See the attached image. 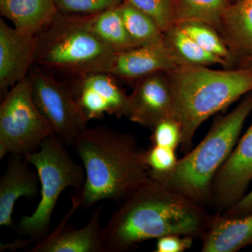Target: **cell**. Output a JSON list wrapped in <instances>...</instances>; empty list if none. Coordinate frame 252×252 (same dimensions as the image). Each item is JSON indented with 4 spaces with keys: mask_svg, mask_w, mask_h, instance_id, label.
Here are the masks:
<instances>
[{
    "mask_svg": "<svg viewBox=\"0 0 252 252\" xmlns=\"http://www.w3.org/2000/svg\"><path fill=\"white\" fill-rule=\"evenodd\" d=\"M128 97L127 117L131 122L153 129L163 119L172 117L171 88L166 72L138 79Z\"/></svg>",
    "mask_w": 252,
    "mask_h": 252,
    "instance_id": "7c38bea8",
    "label": "cell"
},
{
    "mask_svg": "<svg viewBox=\"0 0 252 252\" xmlns=\"http://www.w3.org/2000/svg\"><path fill=\"white\" fill-rule=\"evenodd\" d=\"M91 27L104 44L115 52L135 49L121 14L119 6L93 15Z\"/></svg>",
    "mask_w": 252,
    "mask_h": 252,
    "instance_id": "7402d4cb",
    "label": "cell"
},
{
    "mask_svg": "<svg viewBox=\"0 0 252 252\" xmlns=\"http://www.w3.org/2000/svg\"><path fill=\"white\" fill-rule=\"evenodd\" d=\"M166 73L172 118L180 124L181 152L185 154L192 149L195 132L205 121L252 91V71L243 68L215 70L182 64Z\"/></svg>",
    "mask_w": 252,
    "mask_h": 252,
    "instance_id": "3957f363",
    "label": "cell"
},
{
    "mask_svg": "<svg viewBox=\"0 0 252 252\" xmlns=\"http://www.w3.org/2000/svg\"><path fill=\"white\" fill-rule=\"evenodd\" d=\"M0 12L17 31L34 36L58 10L54 0H0Z\"/></svg>",
    "mask_w": 252,
    "mask_h": 252,
    "instance_id": "ac0fdd59",
    "label": "cell"
},
{
    "mask_svg": "<svg viewBox=\"0 0 252 252\" xmlns=\"http://www.w3.org/2000/svg\"><path fill=\"white\" fill-rule=\"evenodd\" d=\"M36 107L52 126L54 134L66 146H72L89 127V119L77 103L70 88L37 68L29 71Z\"/></svg>",
    "mask_w": 252,
    "mask_h": 252,
    "instance_id": "ba28073f",
    "label": "cell"
},
{
    "mask_svg": "<svg viewBox=\"0 0 252 252\" xmlns=\"http://www.w3.org/2000/svg\"><path fill=\"white\" fill-rule=\"evenodd\" d=\"M155 21L163 33L175 26L172 0H126Z\"/></svg>",
    "mask_w": 252,
    "mask_h": 252,
    "instance_id": "d4e9b609",
    "label": "cell"
},
{
    "mask_svg": "<svg viewBox=\"0 0 252 252\" xmlns=\"http://www.w3.org/2000/svg\"><path fill=\"white\" fill-rule=\"evenodd\" d=\"M203 252H235L252 244V214L230 218L217 212L200 237Z\"/></svg>",
    "mask_w": 252,
    "mask_h": 252,
    "instance_id": "2e32d148",
    "label": "cell"
},
{
    "mask_svg": "<svg viewBox=\"0 0 252 252\" xmlns=\"http://www.w3.org/2000/svg\"><path fill=\"white\" fill-rule=\"evenodd\" d=\"M144 156L149 168V177L170 171L178 160L174 149L154 144L145 149Z\"/></svg>",
    "mask_w": 252,
    "mask_h": 252,
    "instance_id": "484cf974",
    "label": "cell"
},
{
    "mask_svg": "<svg viewBox=\"0 0 252 252\" xmlns=\"http://www.w3.org/2000/svg\"><path fill=\"white\" fill-rule=\"evenodd\" d=\"M91 16L58 12L35 37V63L77 74L94 72L113 51L91 27Z\"/></svg>",
    "mask_w": 252,
    "mask_h": 252,
    "instance_id": "5b68a950",
    "label": "cell"
},
{
    "mask_svg": "<svg viewBox=\"0 0 252 252\" xmlns=\"http://www.w3.org/2000/svg\"><path fill=\"white\" fill-rule=\"evenodd\" d=\"M237 67L249 69L252 71V54L244 58L238 63Z\"/></svg>",
    "mask_w": 252,
    "mask_h": 252,
    "instance_id": "4dcf8cb0",
    "label": "cell"
},
{
    "mask_svg": "<svg viewBox=\"0 0 252 252\" xmlns=\"http://www.w3.org/2000/svg\"><path fill=\"white\" fill-rule=\"evenodd\" d=\"M58 12L89 16L120 6L125 0H54Z\"/></svg>",
    "mask_w": 252,
    "mask_h": 252,
    "instance_id": "cb8c5ba5",
    "label": "cell"
},
{
    "mask_svg": "<svg viewBox=\"0 0 252 252\" xmlns=\"http://www.w3.org/2000/svg\"><path fill=\"white\" fill-rule=\"evenodd\" d=\"M219 33L237 63L252 54V0H236L222 16Z\"/></svg>",
    "mask_w": 252,
    "mask_h": 252,
    "instance_id": "e0dca14e",
    "label": "cell"
},
{
    "mask_svg": "<svg viewBox=\"0 0 252 252\" xmlns=\"http://www.w3.org/2000/svg\"><path fill=\"white\" fill-rule=\"evenodd\" d=\"M202 49L233 64V59L224 40L215 28L198 21H185L177 25Z\"/></svg>",
    "mask_w": 252,
    "mask_h": 252,
    "instance_id": "603a6c76",
    "label": "cell"
},
{
    "mask_svg": "<svg viewBox=\"0 0 252 252\" xmlns=\"http://www.w3.org/2000/svg\"><path fill=\"white\" fill-rule=\"evenodd\" d=\"M55 135L36 107L29 76L10 89L0 106V159L7 154L34 153L43 141Z\"/></svg>",
    "mask_w": 252,
    "mask_h": 252,
    "instance_id": "52a82bcc",
    "label": "cell"
},
{
    "mask_svg": "<svg viewBox=\"0 0 252 252\" xmlns=\"http://www.w3.org/2000/svg\"><path fill=\"white\" fill-rule=\"evenodd\" d=\"M64 146L52 135L43 141L36 152L23 157L39 175L41 200L35 211L21 218L17 230L38 242L49 234L53 213L63 190L72 187L79 191L85 182V170L72 160Z\"/></svg>",
    "mask_w": 252,
    "mask_h": 252,
    "instance_id": "8992f818",
    "label": "cell"
},
{
    "mask_svg": "<svg viewBox=\"0 0 252 252\" xmlns=\"http://www.w3.org/2000/svg\"><path fill=\"white\" fill-rule=\"evenodd\" d=\"M252 182V123L217 171L210 204L223 212L240 201Z\"/></svg>",
    "mask_w": 252,
    "mask_h": 252,
    "instance_id": "9c48e42d",
    "label": "cell"
},
{
    "mask_svg": "<svg viewBox=\"0 0 252 252\" xmlns=\"http://www.w3.org/2000/svg\"><path fill=\"white\" fill-rule=\"evenodd\" d=\"M164 44L171 52L179 65H228V63L225 60L214 56L202 49L177 25L164 32Z\"/></svg>",
    "mask_w": 252,
    "mask_h": 252,
    "instance_id": "d6986e66",
    "label": "cell"
},
{
    "mask_svg": "<svg viewBox=\"0 0 252 252\" xmlns=\"http://www.w3.org/2000/svg\"><path fill=\"white\" fill-rule=\"evenodd\" d=\"M126 31L135 48L161 45L164 33L148 15L125 1L119 6Z\"/></svg>",
    "mask_w": 252,
    "mask_h": 252,
    "instance_id": "ffe728a7",
    "label": "cell"
},
{
    "mask_svg": "<svg viewBox=\"0 0 252 252\" xmlns=\"http://www.w3.org/2000/svg\"><path fill=\"white\" fill-rule=\"evenodd\" d=\"M150 137L151 144L167 147L175 150L182 142V128L180 124L173 118L163 119L153 129Z\"/></svg>",
    "mask_w": 252,
    "mask_h": 252,
    "instance_id": "4316f807",
    "label": "cell"
},
{
    "mask_svg": "<svg viewBox=\"0 0 252 252\" xmlns=\"http://www.w3.org/2000/svg\"><path fill=\"white\" fill-rule=\"evenodd\" d=\"M73 95L89 120L102 118L106 114L127 117L129 97L110 74L91 72L81 75L72 88Z\"/></svg>",
    "mask_w": 252,
    "mask_h": 252,
    "instance_id": "8fae6325",
    "label": "cell"
},
{
    "mask_svg": "<svg viewBox=\"0 0 252 252\" xmlns=\"http://www.w3.org/2000/svg\"><path fill=\"white\" fill-rule=\"evenodd\" d=\"M205 206L149 177L123 200L103 228L107 252H124L167 235L200 237L210 220Z\"/></svg>",
    "mask_w": 252,
    "mask_h": 252,
    "instance_id": "6da1fadb",
    "label": "cell"
},
{
    "mask_svg": "<svg viewBox=\"0 0 252 252\" xmlns=\"http://www.w3.org/2000/svg\"><path fill=\"white\" fill-rule=\"evenodd\" d=\"M34 36L24 34L0 20V91L3 97L28 76L35 63Z\"/></svg>",
    "mask_w": 252,
    "mask_h": 252,
    "instance_id": "5bb4252c",
    "label": "cell"
},
{
    "mask_svg": "<svg viewBox=\"0 0 252 252\" xmlns=\"http://www.w3.org/2000/svg\"><path fill=\"white\" fill-rule=\"evenodd\" d=\"M23 156L10 154L6 172L0 180V225L11 226L15 204L21 198H34L39 193L37 172L29 167Z\"/></svg>",
    "mask_w": 252,
    "mask_h": 252,
    "instance_id": "9a60e30c",
    "label": "cell"
},
{
    "mask_svg": "<svg viewBox=\"0 0 252 252\" xmlns=\"http://www.w3.org/2000/svg\"><path fill=\"white\" fill-rule=\"evenodd\" d=\"M30 242L26 241V240H17L13 243H10L9 245H1V250H16L18 249L25 248L29 245Z\"/></svg>",
    "mask_w": 252,
    "mask_h": 252,
    "instance_id": "f546056e",
    "label": "cell"
},
{
    "mask_svg": "<svg viewBox=\"0 0 252 252\" xmlns=\"http://www.w3.org/2000/svg\"><path fill=\"white\" fill-rule=\"evenodd\" d=\"M222 215L230 218L248 216L252 214V189L243 198L228 210L221 212Z\"/></svg>",
    "mask_w": 252,
    "mask_h": 252,
    "instance_id": "f1b7e54d",
    "label": "cell"
},
{
    "mask_svg": "<svg viewBox=\"0 0 252 252\" xmlns=\"http://www.w3.org/2000/svg\"><path fill=\"white\" fill-rule=\"evenodd\" d=\"M233 2V0H172L175 24L198 21L219 31L222 16Z\"/></svg>",
    "mask_w": 252,
    "mask_h": 252,
    "instance_id": "44dd1931",
    "label": "cell"
},
{
    "mask_svg": "<svg viewBox=\"0 0 252 252\" xmlns=\"http://www.w3.org/2000/svg\"><path fill=\"white\" fill-rule=\"evenodd\" d=\"M85 170L79 191L81 206L124 200L149 179L145 149L128 132L107 126L88 127L73 144Z\"/></svg>",
    "mask_w": 252,
    "mask_h": 252,
    "instance_id": "7a4b0ae2",
    "label": "cell"
},
{
    "mask_svg": "<svg viewBox=\"0 0 252 252\" xmlns=\"http://www.w3.org/2000/svg\"><path fill=\"white\" fill-rule=\"evenodd\" d=\"M252 112V91L233 110L216 119L200 143L177 160L171 170L151 178L199 205L210 204L214 178L236 145Z\"/></svg>",
    "mask_w": 252,
    "mask_h": 252,
    "instance_id": "277c9868",
    "label": "cell"
},
{
    "mask_svg": "<svg viewBox=\"0 0 252 252\" xmlns=\"http://www.w3.org/2000/svg\"><path fill=\"white\" fill-rule=\"evenodd\" d=\"M80 206L79 195H74L72 206L54 231L38 242L29 252H107L104 243L103 228L101 226L102 206L94 212L87 225L76 228L69 223V220Z\"/></svg>",
    "mask_w": 252,
    "mask_h": 252,
    "instance_id": "30bf717a",
    "label": "cell"
},
{
    "mask_svg": "<svg viewBox=\"0 0 252 252\" xmlns=\"http://www.w3.org/2000/svg\"><path fill=\"white\" fill-rule=\"evenodd\" d=\"M178 65L163 44L113 53L100 63L94 72L107 73L123 79H138L154 72H168Z\"/></svg>",
    "mask_w": 252,
    "mask_h": 252,
    "instance_id": "4fadbf2b",
    "label": "cell"
},
{
    "mask_svg": "<svg viewBox=\"0 0 252 252\" xmlns=\"http://www.w3.org/2000/svg\"><path fill=\"white\" fill-rule=\"evenodd\" d=\"M193 237L167 235L158 239L156 252H184L191 248Z\"/></svg>",
    "mask_w": 252,
    "mask_h": 252,
    "instance_id": "83f0119b",
    "label": "cell"
}]
</instances>
